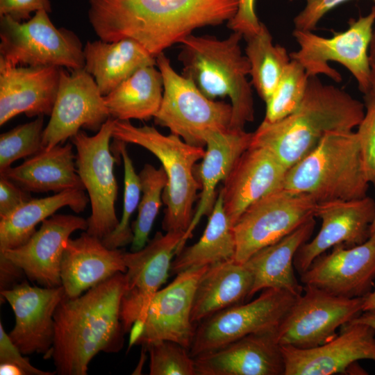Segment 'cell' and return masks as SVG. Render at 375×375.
<instances>
[{
  "label": "cell",
  "instance_id": "7",
  "mask_svg": "<svg viewBox=\"0 0 375 375\" xmlns=\"http://www.w3.org/2000/svg\"><path fill=\"white\" fill-rule=\"evenodd\" d=\"M163 80V94L156 124L185 142L204 147L213 132L231 128L232 106L206 97L189 79L178 74L164 52L156 58Z\"/></svg>",
  "mask_w": 375,
  "mask_h": 375
},
{
  "label": "cell",
  "instance_id": "15",
  "mask_svg": "<svg viewBox=\"0 0 375 375\" xmlns=\"http://www.w3.org/2000/svg\"><path fill=\"white\" fill-rule=\"evenodd\" d=\"M110 117L94 78L84 68L60 69L59 88L42 134L45 149L62 144L81 128L98 132Z\"/></svg>",
  "mask_w": 375,
  "mask_h": 375
},
{
  "label": "cell",
  "instance_id": "26",
  "mask_svg": "<svg viewBox=\"0 0 375 375\" xmlns=\"http://www.w3.org/2000/svg\"><path fill=\"white\" fill-rule=\"evenodd\" d=\"M252 134L244 129L229 128L207 137L206 149L198 169L200 199L178 251L185 247L201 217L210 215L217 197L215 189L218 183L226 178L238 158L250 147Z\"/></svg>",
  "mask_w": 375,
  "mask_h": 375
},
{
  "label": "cell",
  "instance_id": "48",
  "mask_svg": "<svg viewBox=\"0 0 375 375\" xmlns=\"http://www.w3.org/2000/svg\"><path fill=\"white\" fill-rule=\"evenodd\" d=\"M351 322L366 324L375 329V309L362 311Z\"/></svg>",
  "mask_w": 375,
  "mask_h": 375
},
{
  "label": "cell",
  "instance_id": "28",
  "mask_svg": "<svg viewBox=\"0 0 375 375\" xmlns=\"http://www.w3.org/2000/svg\"><path fill=\"white\" fill-rule=\"evenodd\" d=\"M73 144H58L38 153L17 167H11L3 176L29 192L52 191L55 194L72 189L85 190L77 173Z\"/></svg>",
  "mask_w": 375,
  "mask_h": 375
},
{
  "label": "cell",
  "instance_id": "9",
  "mask_svg": "<svg viewBox=\"0 0 375 375\" xmlns=\"http://www.w3.org/2000/svg\"><path fill=\"white\" fill-rule=\"evenodd\" d=\"M374 24L375 6L367 15L351 19L345 31L331 38L294 29L293 37L299 48L290 53V58L303 67L308 77L324 74L340 82V74L328 64L337 62L351 72L360 92L366 94L370 83L369 47Z\"/></svg>",
  "mask_w": 375,
  "mask_h": 375
},
{
  "label": "cell",
  "instance_id": "12",
  "mask_svg": "<svg viewBox=\"0 0 375 375\" xmlns=\"http://www.w3.org/2000/svg\"><path fill=\"white\" fill-rule=\"evenodd\" d=\"M297 297L267 288L253 301L215 313L196 326L190 355L194 358L250 334L276 332Z\"/></svg>",
  "mask_w": 375,
  "mask_h": 375
},
{
  "label": "cell",
  "instance_id": "19",
  "mask_svg": "<svg viewBox=\"0 0 375 375\" xmlns=\"http://www.w3.org/2000/svg\"><path fill=\"white\" fill-rule=\"evenodd\" d=\"M12 308L15 326L8 334L24 355L42 353L46 358L53 345L55 311L65 296L61 286L38 287L18 283L0 292Z\"/></svg>",
  "mask_w": 375,
  "mask_h": 375
},
{
  "label": "cell",
  "instance_id": "51",
  "mask_svg": "<svg viewBox=\"0 0 375 375\" xmlns=\"http://www.w3.org/2000/svg\"><path fill=\"white\" fill-rule=\"evenodd\" d=\"M375 235V217L370 226V236Z\"/></svg>",
  "mask_w": 375,
  "mask_h": 375
},
{
  "label": "cell",
  "instance_id": "16",
  "mask_svg": "<svg viewBox=\"0 0 375 375\" xmlns=\"http://www.w3.org/2000/svg\"><path fill=\"white\" fill-rule=\"evenodd\" d=\"M315 217L322 222L318 233L302 244L294 258V267L300 275L330 248L338 245L354 247L367 240L375 217V201L366 196L319 202Z\"/></svg>",
  "mask_w": 375,
  "mask_h": 375
},
{
  "label": "cell",
  "instance_id": "2",
  "mask_svg": "<svg viewBox=\"0 0 375 375\" xmlns=\"http://www.w3.org/2000/svg\"><path fill=\"white\" fill-rule=\"evenodd\" d=\"M124 285V273L119 272L78 297L64 296L54 313L53 345L46 358L53 359L57 374L86 375L97 353L122 349Z\"/></svg>",
  "mask_w": 375,
  "mask_h": 375
},
{
  "label": "cell",
  "instance_id": "23",
  "mask_svg": "<svg viewBox=\"0 0 375 375\" xmlns=\"http://www.w3.org/2000/svg\"><path fill=\"white\" fill-rule=\"evenodd\" d=\"M276 333L250 334L193 358L196 375H284Z\"/></svg>",
  "mask_w": 375,
  "mask_h": 375
},
{
  "label": "cell",
  "instance_id": "44",
  "mask_svg": "<svg viewBox=\"0 0 375 375\" xmlns=\"http://www.w3.org/2000/svg\"><path fill=\"white\" fill-rule=\"evenodd\" d=\"M51 12L49 0H0V17L8 16L15 21L28 20L33 12Z\"/></svg>",
  "mask_w": 375,
  "mask_h": 375
},
{
  "label": "cell",
  "instance_id": "10",
  "mask_svg": "<svg viewBox=\"0 0 375 375\" xmlns=\"http://www.w3.org/2000/svg\"><path fill=\"white\" fill-rule=\"evenodd\" d=\"M317 203L310 194L281 188L252 203L233 226V259L245 262L258 250L315 217Z\"/></svg>",
  "mask_w": 375,
  "mask_h": 375
},
{
  "label": "cell",
  "instance_id": "11",
  "mask_svg": "<svg viewBox=\"0 0 375 375\" xmlns=\"http://www.w3.org/2000/svg\"><path fill=\"white\" fill-rule=\"evenodd\" d=\"M114 122L110 117L94 135L90 136L80 130L70 138L76 150L77 173L91 204L85 231L101 240L109 235L119 222L115 211L118 192L114 174L116 158L110 148Z\"/></svg>",
  "mask_w": 375,
  "mask_h": 375
},
{
  "label": "cell",
  "instance_id": "42",
  "mask_svg": "<svg viewBox=\"0 0 375 375\" xmlns=\"http://www.w3.org/2000/svg\"><path fill=\"white\" fill-rule=\"evenodd\" d=\"M23 355L10 340L2 322H0V363L14 364L19 367L25 375H53L55 374L56 372L44 371L34 367Z\"/></svg>",
  "mask_w": 375,
  "mask_h": 375
},
{
  "label": "cell",
  "instance_id": "50",
  "mask_svg": "<svg viewBox=\"0 0 375 375\" xmlns=\"http://www.w3.org/2000/svg\"><path fill=\"white\" fill-rule=\"evenodd\" d=\"M375 309V290L372 291L367 296L362 306V311Z\"/></svg>",
  "mask_w": 375,
  "mask_h": 375
},
{
  "label": "cell",
  "instance_id": "1",
  "mask_svg": "<svg viewBox=\"0 0 375 375\" xmlns=\"http://www.w3.org/2000/svg\"><path fill=\"white\" fill-rule=\"evenodd\" d=\"M238 0H89V22L99 39L130 38L151 55L181 42L197 28L228 22Z\"/></svg>",
  "mask_w": 375,
  "mask_h": 375
},
{
  "label": "cell",
  "instance_id": "22",
  "mask_svg": "<svg viewBox=\"0 0 375 375\" xmlns=\"http://www.w3.org/2000/svg\"><path fill=\"white\" fill-rule=\"evenodd\" d=\"M61 68L14 66L0 59V126L21 113L50 116Z\"/></svg>",
  "mask_w": 375,
  "mask_h": 375
},
{
  "label": "cell",
  "instance_id": "45",
  "mask_svg": "<svg viewBox=\"0 0 375 375\" xmlns=\"http://www.w3.org/2000/svg\"><path fill=\"white\" fill-rule=\"evenodd\" d=\"M31 199V192L0 176V217L10 214Z\"/></svg>",
  "mask_w": 375,
  "mask_h": 375
},
{
  "label": "cell",
  "instance_id": "5",
  "mask_svg": "<svg viewBox=\"0 0 375 375\" xmlns=\"http://www.w3.org/2000/svg\"><path fill=\"white\" fill-rule=\"evenodd\" d=\"M367 178L356 133L331 132L288 169L282 188L312 195L317 201L367 196Z\"/></svg>",
  "mask_w": 375,
  "mask_h": 375
},
{
  "label": "cell",
  "instance_id": "18",
  "mask_svg": "<svg viewBox=\"0 0 375 375\" xmlns=\"http://www.w3.org/2000/svg\"><path fill=\"white\" fill-rule=\"evenodd\" d=\"M333 248L312 261L301 274V283L338 297L367 296L375 280V235L354 247Z\"/></svg>",
  "mask_w": 375,
  "mask_h": 375
},
{
  "label": "cell",
  "instance_id": "43",
  "mask_svg": "<svg viewBox=\"0 0 375 375\" xmlns=\"http://www.w3.org/2000/svg\"><path fill=\"white\" fill-rule=\"evenodd\" d=\"M256 0H238V8L234 16L227 22L233 31L242 33L244 38L258 32L262 22L259 21L255 10Z\"/></svg>",
  "mask_w": 375,
  "mask_h": 375
},
{
  "label": "cell",
  "instance_id": "31",
  "mask_svg": "<svg viewBox=\"0 0 375 375\" xmlns=\"http://www.w3.org/2000/svg\"><path fill=\"white\" fill-rule=\"evenodd\" d=\"M83 189L67 190L44 198H33L0 217V252L22 245L36 231V226L67 206L76 213L85 210L89 197Z\"/></svg>",
  "mask_w": 375,
  "mask_h": 375
},
{
  "label": "cell",
  "instance_id": "34",
  "mask_svg": "<svg viewBox=\"0 0 375 375\" xmlns=\"http://www.w3.org/2000/svg\"><path fill=\"white\" fill-rule=\"evenodd\" d=\"M244 39L251 83L266 102L291 60L290 53L284 47L273 44L272 36L263 23L258 33Z\"/></svg>",
  "mask_w": 375,
  "mask_h": 375
},
{
  "label": "cell",
  "instance_id": "37",
  "mask_svg": "<svg viewBox=\"0 0 375 375\" xmlns=\"http://www.w3.org/2000/svg\"><path fill=\"white\" fill-rule=\"evenodd\" d=\"M113 143L115 149L123 160L124 186L122 217L117 227L101 240L103 244L110 249H120L131 244L133 232L131 218L138 207L141 194L139 174L135 172L133 161L126 149V143L117 140H115Z\"/></svg>",
  "mask_w": 375,
  "mask_h": 375
},
{
  "label": "cell",
  "instance_id": "14",
  "mask_svg": "<svg viewBox=\"0 0 375 375\" xmlns=\"http://www.w3.org/2000/svg\"><path fill=\"white\" fill-rule=\"evenodd\" d=\"M184 234L181 231L157 232L140 250L124 253L126 270L120 317L125 333L143 319L151 299L167 280Z\"/></svg>",
  "mask_w": 375,
  "mask_h": 375
},
{
  "label": "cell",
  "instance_id": "39",
  "mask_svg": "<svg viewBox=\"0 0 375 375\" xmlns=\"http://www.w3.org/2000/svg\"><path fill=\"white\" fill-rule=\"evenodd\" d=\"M142 347L149 353L150 375H196L193 358L180 344L161 340Z\"/></svg>",
  "mask_w": 375,
  "mask_h": 375
},
{
  "label": "cell",
  "instance_id": "32",
  "mask_svg": "<svg viewBox=\"0 0 375 375\" xmlns=\"http://www.w3.org/2000/svg\"><path fill=\"white\" fill-rule=\"evenodd\" d=\"M162 88L161 72L155 65H147L103 96V100L110 116L115 119L148 120L160 108Z\"/></svg>",
  "mask_w": 375,
  "mask_h": 375
},
{
  "label": "cell",
  "instance_id": "24",
  "mask_svg": "<svg viewBox=\"0 0 375 375\" xmlns=\"http://www.w3.org/2000/svg\"><path fill=\"white\" fill-rule=\"evenodd\" d=\"M288 170L263 147L250 146L240 156L220 189L232 226L249 206L282 188Z\"/></svg>",
  "mask_w": 375,
  "mask_h": 375
},
{
  "label": "cell",
  "instance_id": "25",
  "mask_svg": "<svg viewBox=\"0 0 375 375\" xmlns=\"http://www.w3.org/2000/svg\"><path fill=\"white\" fill-rule=\"evenodd\" d=\"M124 253L120 249L106 247L101 239L86 231L69 238L60 265L65 297H78L117 273H125Z\"/></svg>",
  "mask_w": 375,
  "mask_h": 375
},
{
  "label": "cell",
  "instance_id": "13",
  "mask_svg": "<svg viewBox=\"0 0 375 375\" xmlns=\"http://www.w3.org/2000/svg\"><path fill=\"white\" fill-rule=\"evenodd\" d=\"M279 324L280 345L311 349L333 339L336 331L362 312L365 297L344 298L311 285L303 287Z\"/></svg>",
  "mask_w": 375,
  "mask_h": 375
},
{
  "label": "cell",
  "instance_id": "4",
  "mask_svg": "<svg viewBox=\"0 0 375 375\" xmlns=\"http://www.w3.org/2000/svg\"><path fill=\"white\" fill-rule=\"evenodd\" d=\"M243 35L233 31L219 40L211 35L191 34L181 41L178 59L182 75L208 98L229 97L232 106L231 128L244 129L254 119L251 83L247 80L250 65L242 53Z\"/></svg>",
  "mask_w": 375,
  "mask_h": 375
},
{
  "label": "cell",
  "instance_id": "36",
  "mask_svg": "<svg viewBox=\"0 0 375 375\" xmlns=\"http://www.w3.org/2000/svg\"><path fill=\"white\" fill-rule=\"evenodd\" d=\"M308 78L303 67L291 59L265 102L266 111L262 122L274 123L296 110L303 99Z\"/></svg>",
  "mask_w": 375,
  "mask_h": 375
},
{
  "label": "cell",
  "instance_id": "6",
  "mask_svg": "<svg viewBox=\"0 0 375 375\" xmlns=\"http://www.w3.org/2000/svg\"><path fill=\"white\" fill-rule=\"evenodd\" d=\"M115 140L139 145L153 153L161 162L167 178L162 201L166 206L162 228L166 232H186L193 215V205L200 184L194 170L205 154L203 147L190 144L179 136L163 135L155 127L133 125L129 120L115 119Z\"/></svg>",
  "mask_w": 375,
  "mask_h": 375
},
{
  "label": "cell",
  "instance_id": "3",
  "mask_svg": "<svg viewBox=\"0 0 375 375\" xmlns=\"http://www.w3.org/2000/svg\"><path fill=\"white\" fill-rule=\"evenodd\" d=\"M364 105L344 90L308 78L299 106L274 123L262 122L250 146L269 151L288 169L309 153L328 133L351 131L364 115Z\"/></svg>",
  "mask_w": 375,
  "mask_h": 375
},
{
  "label": "cell",
  "instance_id": "21",
  "mask_svg": "<svg viewBox=\"0 0 375 375\" xmlns=\"http://www.w3.org/2000/svg\"><path fill=\"white\" fill-rule=\"evenodd\" d=\"M87 219L73 215L54 214L21 246L0 252L30 280L44 287L61 286L60 265L72 233L88 229Z\"/></svg>",
  "mask_w": 375,
  "mask_h": 375
},
{
  "label": "cell",
  "instance_id": "35",
  "mask_svg": "<svg viewBox=\"0 0 375 375\" xmlns=\"http://www.w3.org/2000/svg\"><path fill=\"white\" fill-rule=\"evenodd\" d=\"M142 197L138 207L137 219L132 224L133 239L131 251L142 249L149 241V236L156 217L162 205L163 191L167 185L166 173L161 166L156 168L146 164L139 172Z\"/></svg>",
  "mask_w": 375,
  "mask_h": 375
},
{
  "label": "cell",
  "instance_id": "20",
  "mask_svg": "<svg viewBox=\"0 0 375 375\" xmlns=\"http://www.w3.org/2000/svg\"><path fill=\"white\" fill-rule=\"evenodd\" d=\"M328 342L311 349L281 345L284 375H332L344 373L359 360L375 361V329L349 322Z\"/></svg>",
  "mask_w": 375,
  "mask_h": 375
},
{
  "label": "cell",
  "instance_id": "47",
  "mask_svg": "<svg viewBox=\"0 0 375 375\" xmlns=\"http://www.w3.org/2000/svg\"><path fill=\"white\" fill-rule=\"evenodd\" d=\"M369 63L370 83L369 90L365 94V103L375 101V25L369 47Z\"/></svg>",
  "mask_w": 375,
  "mask_h": 375
},
{
  "label": "cell",
  "instance_id": "40",
  "mask_svg": "<svg viewBox=\"0 0 375 375\" xmlns=\"http://www.w3.org/2000/svg\"><path fill=\"white\" fill-rule=\"evenodd\" d=\"M365 106L366 112L356 133L367 178L375 186V101Z\"/></svg>",
  "mask_w": 375,
  "mask_h": 375
},
{
  "label": "cell",
  "instance_id": "49",
  "mask_svg": "<svg viewBox=\"0 0 375 375\" xmlns=\"http://www.w3.org/2000/svg\"><path fill=\"white\" fill-rule=\"evenodd\" d=\"M1 375H25L24 372L17 365L9 362L0 363Z\"/></svg>",
  "mask_w": 375,
  "mask_h": 375
},
{
  "label": "cell",
  "instance_id": "46",
  "mask_svg": "<svg viewBox=\"0 0 375 375\" xmlns=\"http://www.w3.org/2000/svg\"><path fill=\"white\" fill-rule=\"evenodd\" d=\"M22 274V269L5 258H0V289H10L16 285Z\"/></svg>",
  "mask_w": 375,
  "mask_h": 375
},
{
  "label": "cell",
  "instance_id": "8",
  "mask_svg": "<svg viewBox=\"0 0 375 375\" xmlns=\"http://www.w3.org/2000/svg\"><path fill=\"white\" fill-rule=\"evenodd\" d=\"M0 59L12 65L84 68L83 48L78 36L56 28L44 10L24 22L0 17Z\"/></svg>",
  "mask_w": 375,
  "mask_h": 375
},
{
  "label": "cell",
  "instance_id": "29",
  "mask_svg": "<svg viewBox=\"0 0 375 375\" xmlns=\"http://www.w3.org/2000/svg\"><path fill=\"white\" fill-rule=\"evenodd\" d=\"M253 274L246 262L234 259L207 268L197 285L191 320L197 326L215 313L249 299Z\"/></svg>",
  "mask_w": 375,
  "mask_h": 375
},
{
  "label": "cell",
  "instance_id": "41",
  "mask_svg": "<svg viewBox=\"0 0 375 375\" xmlns=\"http://www.w3.org/2000/svg\"><path fill=\"white\" fill-rule=\"evenodd\" d=\"M349 0H306L304 8L294 17V29L314 31L330 10ZM375 2V0H372Z\"/></svg>",
  "mask_w": 375,
  "mask_h": 375
},
{
  "label": "cell",
  "instance_id": "27",
  "mask_svg": "<svg viewBox=\"0 0 375 375\" xmlns=\"http://www.w3.org/2000/svg\"><path fill=\"white\" fill-rule=\"evenodd\" d=\"M315 226L310 219L278 242L253 253L245 262L251 269L253 282L249 299L267 288L286 290L299 297L303 287L294 271V258L299 247L310 238Z\"/></svg>",
  "mask_w": 375,
  "mask_h": 375
},
{
  "label": "cell",
  "instance_id": "17",
  "mask_svg": "<svg viewBox=\"0 0 375 375\" xmlns=\"http://www.w3.org/2000/svg\"><path fill=\"white\" fill-rule=\"evenodd\" d=\"M208 267L181 272L156 293L140 319L143 328L136 345L146 347L158 341L170 340L189 350L196 328L191 320L194 292Z\"/></svg>",
  "mask_w": 375,
  "mask_h": 375
},
{
  "label": "cell",
  "instance_id": "38",
  "mask_svg": "<svg viewBox=\"0 0 375 375\" xmlns=\"http://www.w3.org/2000/svg\"><path fill=\"white\" fill-rule=\"evenodd\" d=\"M44 116L20 124L0 135V174L11 167L15 161L31 157L42 147Z\"/></svg>",
  "mask_w": 375,
  "mask_h": 375
},
{
  "label": "cell",
  "instance_id": "33",
  "mask_svg": "<svg viewBox=\"0 0 375 375\" xmlns=\"http://www.w3.org/2000/svg\"><path fill=\"white\" fill-rule=\"evenodd\" d=\"M235 240L231 224L224 209L223 196L219 191L205 231L195 244L183 247L173 259L172 274L233 259Z\"/></svg>",
  "mask_w": 375,
  "mask_h": 375
},
{
  "label": "cell",
  "instance_id": "30",
  "mask_svg": "<svg viewBox=\"0 0 375 375\" xmlns=\"http://www.w3.org/2000/svg\"><path fill=\"white\" fill-rule=\"evenodd\" d=\"M85 70L93 76L103 96L115 90L140 68L156 65V59L130 38L108 42L88 41L83 47Z\"/></svg>",
  "mask_w": 375,
  "mask_h": 375
}]
</instances>
